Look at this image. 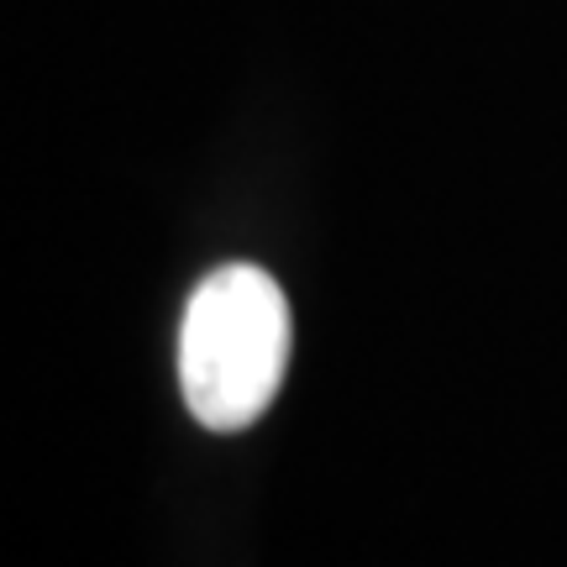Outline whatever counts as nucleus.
Masks as SVG:
<instances>
[{"mask_svg":"<svg viewBox=\"0 0 567 567\" xmlns=\"http://www.w3.org/2000/svg\"><path fill=\"white\" fill-rule=\"evenodd\" d=\"M289 300L258 264L205 274L179 321V389L205 431H247L264 421L289 368Z\"/></svg>","mask_w":567,"mask_h":567,"instance_id":"nucleus-1","label":"nucleus"}]
</instances>
